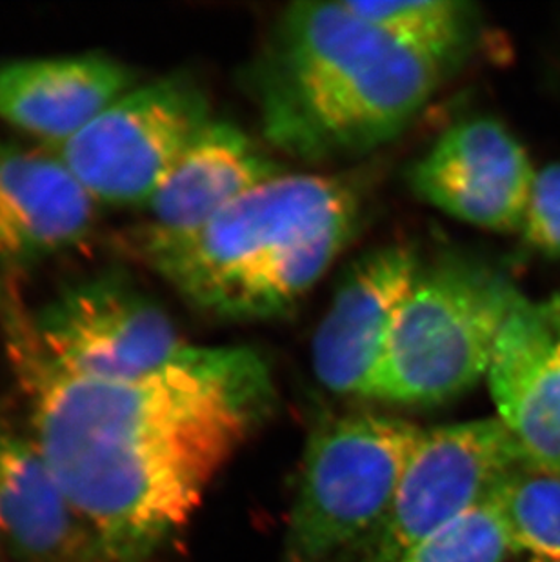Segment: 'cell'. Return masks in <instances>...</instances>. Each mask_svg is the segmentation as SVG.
<instances>
[{"instance_id":"obj_15","label":"cell","mask_w":560,"mask_h":562,"mask_svg":"<svg viewBox=\"0 0 560 562\" xmlns=\"http://www.w3.org/2000/svg\"><path fill=\"white\" fill-rule=\"evenodd\" d=\"M284 173V166L248 133L212 119L144 206L149 221L143 228L159 234L199 228L240 196Z\"/></svg>"},{"instance_id":"obj_11","label":"cell","mask_w":560,"mask_h":562,"mask_svg":"<svg viewBox=\"0 0 560 562\" xmlns=\"http://www.w3.org/2000/svg\"><path fill=\"white\" fill-rule=\"evenodd\" d=\"M488 384L524 457L560 473V297L524 299L499 337Z\"/></svg>"},{"instance_id":"obj_14","label":"cell","mask_w":560,"mask_h":562,"mask_svg":"<svg viewBox=\"0 0 560 562\" xmlns=\"http://www.w3.org/2000/svg\"><path fill=\"white\" fill-rule=\"evenodd\" d=\"M96 207L58 155L0 143V260L27 262L79 245Z\"/></svg>"},{"instance_id":"obj_10","label":"cell","mask_w":560,"mask_h":562,"mask_svg":"<svg viewBox=\"0 0 560 562\" xmlns=\"http://www.w3.org/2000/svg\"><path fill=\"white\" fill-rule=\"evenodd\" d=\"M535 173L523 144L501 121L470 117L449 126L410 173L418 199L460 223L518 232Z\"/></svg>"},{"instance_id":"obj_13","label":"cell","mask_w":560,"mask_h":562,"mask_svg":"<svg viewBox=\"0 0 560 562\" xmlns=\"http://www.w3.org/2000/svg\"><path fill=\"white\" fill-rule=\"evenodd\" d=\"M132 88V71L104 55L13 60L0 66V119L60 148Z\"/></svg>"},{"instance_id":"obj_9","label":"cell","mask_w":560,"mask_h":562,"mask_svg":"<svg viewBox=\"0 0 560 562\" xmlns=\"http://www.w3.org/2000/svg\"><path fill=\"white\" fill-rule=\"evenodd\" d=\"M423 259L406 245L379 246L346 268L313 337V370L340 397L373 398L402 304Z\"/></svg>"},{"instance_id":"obj_4","label":"cell","mask_w":560,"mask_h":562,"mask_svg":"<svg viewBox=\"0 0 560 562\" xmlns=\"http://www.w3.org/2000/svg\"><path fill=\"white\" fill-rule=\"evenodd\" d=\"M512 277L475 255L445 251L418 271L377 379L376 401L437 406L484 379L524 301Z\"/></svg>"},{"instance_id":"obj_6","label":"cell","mask_w":560,"mask_h":562,"mask_svg":"<svg viewBox=\"0 0 560 562\" xmlns=\"http://www.w3.org/2000/svg\"><path fill=\"white\" fill-rule=\"evenodd\" d=\"M210 121L201 88L171 75L133 86L57 155L97 204L144 207Z\"/></svg>"},{"instance_id":"obj_19","label":"cell","mask_w":560,"mask_h":562,"mask_svg":"<svg viewBox=\"0 0 560 562\" xmlns=\"http://www.w3.org/2000/svg\"><path fill=\"white\" fill-rule=\"evenodd\" d=\"M520 235L537 254L560 259V162L535 173Z\"/></svg>"},{"instance_id":"obj_3","label":"cell","mask_w":560,"mask_h":562,"mask_svg":"<svg viewBox=\"0 0 560 562\" xmlns=\"http://www.w3.org/2000/svg\"><path fill=\"white\" fill-rule=\"evenodd\" d=\"M362 206L349 179L284 173L184 234L141 226L132 248L199 312L268 321L317 286L357 234Z\"/></svg>"},{"instance_id":"obj_17","label":"cell","mask_w":560,"mask_h":562,"mask_svg":"<svg viewBox=\"0 0 560 562\" xmlns=\"http://www.w3.org/2000/svg\"><path fill=\"white\" fill-rule=\"evenodd\" d=\"M512 539L515 555L528 562H560V473L526 457L493 495Z\"/></svg>"},{"instance_id":"obj_2","label":"cell","mask_w":560,"mask_h":562,"mask_svg":"<svg viewBox=\"0 0 560 562\" xmlns=\"http://www.w3.org/2000/svg\"><path fill=\"white\" fill-rule=\"evenodd\" d=\"M446 71L340 2H295L251 71L266 140L306 162L370 154L399 137Z\"/></svg>"},{"instance_id":"obj_16","label":"cell","mask_w":560,"mask_h":562,"mask_svg":"<svg viewBox=\"0 0 560 562\" xmlns=\"http://www.w3.org/2000/svg\"><path fill=\"white\" fill-rule=\"evenodd\" d=\"M395 41L451 74L471 55L481 15L464 0H344Z\"/></svg>"},{"instance_id":"obj_20","label":"cell","mask_w":560,"mask_h":562,"mask_svg":"<svg viewBox=\"0 0 560 562\" xmlns=\"http://www.w3.org/2000/svg\"><path fill=\"white\" fill-rule=\"evenodd\" d=\"M0 548H2V544H0ZM2 553V552H0ZM0 562H2V555H0Z\"/></svg>"},{"instance_id":"obj_1","label":"cell","mask_w":560,"mask_h":562,"mask_svg":"<svg viewBox=\"0 0 560 562\" xmlns=\"http://www.w3.org/2000/svg\"><path fill=\"white\" fill-rule=\"evenodd\" d=\"M5 348L30 439L90 522L108 562H152L273 401L270 367L243 346H201L152 375H75L38 345L11 293Z\"/></svg>"},{"instance_id":"obj_12","label":"cell","mask_w":560,"mask_h":562,"mask_svg":"<svg viewBox=\"0 0 560 562\" xmlns=\"http://www.w3.org/2000/svg\"><path fill=\"white\" fill-rule=\"evenodd\" d=\"M0 544L16 562H108L30 436L0 428Z\"/></svg>"},{"instance_id":"obj_7","label":"cell","mask_w":560,"mask_h":562,"mask_svg":"<svg viewBox=\"0 0 560 562\" xmlns=\"http://www.w3.org/2000/svg\"><path fill=\"white\" fill-rule=\"evenodd\" d=\"M38 345L75 375L126 381L197 356L165 310L121 276H97L30 312Z\"/></svg>"},{"instance_id":"obj_5","label":"cell","mask_w":560,"mask_h":562,"mask_svg":"<svg viewBox=\"0 0 560 562\" xmlns=\"http://www.w3.org/2000/svg\"><path fill=\"white\" fill-rule=\"evenodd\" d=\"M423 428L390 415L326 419L307 439L284 562L365 558L387 528Z\"/></svg>"},{"instance_id":"obj_8","label":"cell","mask_w":560,"mask_h":562,"mask_svg":"<svg viewBox=\"0 0 560 562\" xmlns=\"http://www.w3.org/2000/svg\"><path fill=\"white\" fill-rule=\"evenodd\" d=\"M523 459L499 417L423 428L387 528L360 562H395L470 509L492 503L499 484Z\"/></svg>"},{"instance_id":"obj_18","label":"cell","mask_w":560,"mask_h":562,"mask_svg":"<svg viewBox=\"0 0 560 562\" xmlns=\"http://www.w3.org/2000/svg\"><path fill=\"white\" fill-rule=\"evenodd\" d=\"M513 553L503 517L486 503L426 537L395 562H506Z\"/></svg>"}]
</instances>
